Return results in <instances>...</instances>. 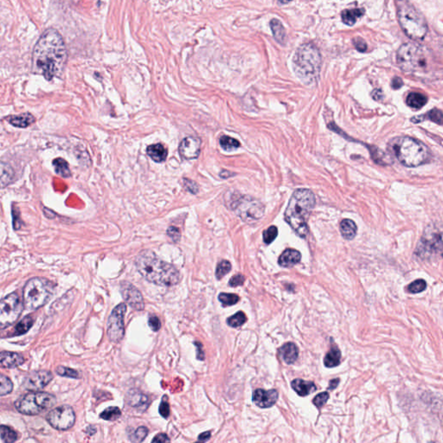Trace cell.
<instances>
[{"mask_svg":"<svg viewBox=\"0 0 443 443\" xmlns=\"http://www.w3.org/2000/svg\"><path fill=\"white\" fill-rule=\"evenodd\" d=\"M13 390V383L9 377L0 373V396H5Z\"/></svg>","mask_w":443,"mask_h":443,"instance_id":"obj_38","label":"cell"},{"mask_svg":"<svg viewBox=\"0 0 443 443\" xmlns=\"http://www.w3.org/2000/svg\"><path fill=\"white\" fill-rule=\"evenodd\" d=\"M120 292L124 300L136 311H142L145 308L142 293L133 284L128 281H122L120 283Z\"/></svg>","mask_w":443,"mask_h":443,"instance_id":"obj_14","label":"cell"},{"mask_svg":"<svg viewBox=\"0 0 443 443\" xmlns=\"http://www.w3.org/2000/svg\"><path fill=\"white\" fill-rule=\"evenodd\" d=\"M406 102L412 108H422L428 102V98L420 93H410L407 97Z\"/></svg>","mask_w":443,"mask_h":443,"instance_id":"obj_31","label":"cell"},{"mask_svg":"<svg viewBox=\"0 0 443 443\" xmlns=\"http://www.w3.org/2000/svg\"><path fill=\"white\" fill-rule=\"evenodd\" d=\"M339 383H340V379H339V378L331 380L330 383H329V387H328V390H334V389L338 386Z\"/></svg>","mask_w":443,"mask_h":443,"instance_id":"obj_60","label":"cell"},{"mask_svg":"<svg viewBox=\"0 0 443 443\" xmlns=\"http://www.w3.org/2000/svg\"><path fill=\"white\" fill-rule=\"evenodd\" d=\"M270 27L273 32V37L277 43L284 45L287 41V32L282 23L278 19H272L270 21Z\"/></svg>","mask_w":443,"mask_h":443,"instance_id":"obj_26","label":"cell"},{"mask_svg":"<svg viewBox=\"0 0 443 443\" xmlns=\"http://www.w3.org/2000/svg\"><path fill=\"white\" fill-rule=\"evenodd\" d=\"M293 390L300 397H307L317 390L315 384L313 382H308L303 379H294L291 383Z\"/></svg>","mask_w":443,"mask_h":443,"instance_id":"obj_22","label":"cell"},{"mask_svg":"<svg viewBox=\"0 0 443 443\" xmlns=\"http://www.w3.org/2000/svg\"><path fill=\"white\" fill-rule=\"evenodd\" d=\"M147 154L155 162L161 163L167 160V150L162 144H154L147 147Z\"/></svg>","mask_w":443,"mask_h":443,"instance_id":"obj_25","label":"cell"},{"mask_svg":"<svg viewBox=\"0 0 443 443\" xmlns=\"http://www.w3.org/2000/svg\"><path fill=\"white\" fill-rule=\"evenodd\" d=\"M183 185L188 191H190L192 194H196L198 191V186L196 184V183H194L193 181L183 178Z\"/></svg>","mask_w":443,"mask_h":443,"instance_id":"obj_52","label":"cell"},{"mask_svg":"<svg viewBox=\"0 0 443 443\" xmlns=\"http://www.w3.org/2000/svg\"><path fill=\"white\" fill-rule=\"evenodd\" d=\"M403 85V81L400 77H395L391 82V87L394 89H399Z\"/></svg>","mask_w":443,"mask_h":443,"instance_id":"obj_57","label":"cell"},{"mask_svg":"<svg viewBox=\"0 0 443 443\" xmlns=\"http://www.w3.org/2000/svg\"><path fill=\"white\" fill-rule=\"evenodd\" d=\"M411 120H412V122H414V123H418V122H421V121H423V120H431L435 123L442 125L443 124V113H442V111L438 110V109H432V110L428 112V113L423 114V115L414 117Z\"/></svg>","mask_w":443,"mask_h":443,"instance_id":"obj_30","label":"cell"},{"mask_svg":"<svg viewBox=\"0 0 443 443\" xmlns=\"http://www.w3.org/2000/svg\"><path fill=\"white\" fill-rule=\"evenodd\" d=\"M340 231L342 237L347 240H353L355 238L357 231L356 223L351 219H344L340 223Z\"/></svg>","mask_w":443,"mask_h":443,"instance_id":"obj_27","label":"cell"},{"mask_svg":"<svg viewBox=\"0 0 443 443\" xmlns=\"http://www.w3.org/2000/svg\"><path fill=\"white\" fill-rule=\"evenodd\" d=\"M210 437H211V432H210V431H207V432H204V433H202L201 435H199V437H198V442H196V443H206L207 441L210 440Z\"/></svg>","mask_w":443,"mask_h":443,"instance_id":"obj_56","label":"cell"},{"mask_svg":"<svg viewBox=\"0 0 443 443\" xmlns=\"http://www.w3.org/2000/svg\"><path fill=\"white\" fill-rule=\"evenodd\" d=\"M167 236L170 237L171 239L174 243H178L181 238V233L180 230L174 226H170L167 229Z\"/></svg>","mask_w":443,"mask_h":443,"instance_id":"obj_48","label":"cell"},{"mask_svg":"<svg viewBox=\"0 0 443 443\" xmlns=\"http://www.w3.org/2000/svg\"><path fill=\"white\" fill-rule=\"evenodd\" d=\"M426 281L423 279H418L407 287V291L410 293H419L426 289Z\"/></svg>","mask_w":443,"mask_h":443,"instance_id":"obj_42","label":"cell"},{"mask_svg":"<svg viewBox=\"0 0 443 443\" xmlns=\"http://www.w3.org/2000/svg\"><path fill=\"white\" fill-rule=\"evenodd\" d=\"M47 421L56 430H70L75 424L76 415L71 407L63 405L51 410L47 416Z\"/></svg>","mask_w":443,"mask_h":443,"instance_id":"obj_13","label":"cell"},{"mask_svg":"<svg viewBox=\"0 0 443 443\" xmlns=\"http://www.w3.org/2000/svg\"><path fill=\"white\" fill-rule=\"evenodd\" d=\"M234 212L245 223H251L261 219L264 215V205L260 201L249 196L234 197L230 203Z\"/></svg>","mask_w":443,"mask_h":443,"instance_id":"obj_10","label":"cell"},{"mask_svg":"<svg viewBox=\"0 0 443 443\" xmlns=\"http://www.w3.org/2000/svg\"><path fill=\"white\" fill-rule=\"evenodd\" d=\"M315 203V195L308 189H298L290 198L284 219L301 238H306L308 235L307 221Z\"/></svg>","mask_w":443,"mask_h":443,"instance_id":"obj_3","label":"cell"},{"mask_svg":"<svg viewBox=\"0 0 443 443\" xmlns=\"http://www.w3.org/2000/svg\"><path fill=\"white\" fill-rule=\"evenodd\" d=\"M279 355H280L285 363L291 364L296 361L299 356V351L295 344H285L279 349Z\"/></svg>","mask_w":443,"mask_h":443,"instance_id":"obj_23","label":"cell"},{"mask_svg":"<svg viewBox=\"0 0 443 443\" xmlns=\"http://www.w3.org/2000/svg\"><path fill=\"white\" fill-rule=\"evenodd\" d=\"M5 120L13 127L18 128L30 127L36 121L35 117L30 113H21L18 115H10L5 117Z\"/></svg>","mask_w":443,"mask_h":443,"instance_id":"obj_21","label":"cell"},{"mask_svg":"<svg viewBox=\"0 0 443 443\" xmlns=\"http://www.w3.org/2000/svg\"><path fill=\"white\" fill-rule=\"evenodd\" d=\"M57 373L62 377H70V378H79L80 375L74 369L65 366H58L57 368Z\"/></svg>","mask_w":443,"mask_h":443,"instance_id":"obj_43","label":"cell"},{"mask_svg":"<svg viewBox=\"0 0 443 443\" xmlns=\"http://www.w3.org/2000/svg\"><path fill=\"white\" fill-rule=\"evenodd\" d=\"M390 150L400 163L407 167H417L430 159L429 148L420 140L408 136L397 137L389 144Z\"/></svg>","mask_w":443,"mask_h":443,"instance_id":"obj_5","label":"cell"},{"mask_svg":"<svg viewBox=\"0 0 443 443\" xmlns=\"http://www.w3.org/2000/svg\"><path fill=\"white\" fill-rule=\"evenodd\" d=\"M220 145L223 149L230 152V151L236 150L240 147V142L231 137L223 136L220 139Z\"/></svg>","mask_w":443,"mask_h":443,"instance_id":"obj_37","label":"cell"},{"mask_svg":"<svg viewBox=\"0 0 443 443\" xmlns=\"http://www.w3.org/2000/svg\"><path fill=\"white\" fill-rule=\"evenodd\" d=\"M0 437L4 443H14L18 438V435L15 430L6 425L0 426Z\"/></svg>","mask_w":443,"mask_h":443,"instance_id":"obj_34","label":"cell"},{"mask_svg":"<svg viewBox=\"0 0 443 443\" xmlns=\"http://www.w3.org/2000/svg\"><path fill=\"white\" fill-rule=\"evenodd\" d=\"M127 313L126 303H120L111 313L107 320V334L113 343H119L125 335V314Z\"/></svg>","mask_w":443,"mask_h":443,"instance_id":"obj_12","label":"cell"},{"mask_svg":"<svg viewBox=\"0 0 443 443\" xmlns=\"http://www.w3.org/2000/svg\"><path fill=\"white\" fill-rule=\"evenodd\" d=\"M370 154L372 156V159L375 160L377 164L379 165H387V158L385 154L383 151L379 150L377 147H374L372 150H370Z\"/></svg>","mask_w":443,"mask_h":443,"instance_id":"obj_45","label":"cell"},{"mask_svg":"<svg viewBox=\"0 0 443 443\" xmlns=\"http://www.w3.org/2000/svg\"><path fill=\"white\" fill-rule=\"evenodd\" d=\"M201 149V141L198 138L187 137L180 143L179 154L183 160H190L197 159L199 156Z\"/></svg>","mask_w":443,"mask_h":443,"instance_id":"obj_16","label":"cell"},{"mask_svg":"<svg viewBox=\"0 0 443 443\" xmlns=\"http://www.w3.org/2000/svg\"><path fill=\"white\" fill-rule=\"evenodd\" d=\"M53 379V374L49 370H37L29 374L23 381V387L30 391H37L46 386Z\"/></svg>","mask_w":443,"mask_h":443,"instance_id":"obj_15","label":"cell"},{"mask_svg":"<svg viewBox=\"0 0 443 443\" xmlns=\"http://www.w3.org/2000/svg\"><path fill=\"white\" fill-rule=\"evenodd\" d=\"M244 281H245V277L241 273H237L230 279L229 285L232 287H239V286L244 285Z\"/></svg>","mask_w":443,"mask_h":443,"instance_id":"obj_50","label":"cell"},{"mask_svg":"<svg viewBox=\"0 0 443 443\" xmlns=\"http://www.w3.org/2000/svg\"><path fill=\"white\" fill-rule=\"evenodd\" d=\"M301 254L300 251L293 249H287L279 257V265L283 267H291L300 263Z\"/></svg>","mask_w":443,"mask_h":443,"instance_id":"obj_20","label":"cell"},{"mask_svg":"<svg viewBox=\"0 0 443 443\" xmlns=\"http://www.w3.org/2000/svg\"><path fill=\"white\" fill-rule=\"evenodd\" d=\"M328 399H329V394L327 392H322L313 398V403L317 408L320 409L326 404Z\"/></svg>","mask_w":443,"mask_h":443,"instance_id":"obj_46","label":"cell"},{"mask_svg":"<svg viewBox=\"0 0 443 443\" xmlns=\"http://www.w3.org/2000/svg\"><path fill=\"white\" fill-rule=\"evenodd\" d=\"M430 59V50L417 43L403 44L397 50V64L405 72L423 71L429 65Z\"/></svg>","mask_w":443,"mask_h":443,"instance_id":"obj_8","label":"cell"},{"mask_svg":"<svg viewBox=\"0 0 443 443\" xmlns=\"http://www.w3.org/2000/svg\"><path fill=\"white\" fill-rule=\"evenodd\" d=\"M372 97L376 100H382L383 97V92L380 89L374 90L373 93H372Z\"/></svg>","mask_w":443,"mask_h":443,"instance_id":"obj_58","label":"cell"},{"mask_svg":"<svg viewBox=\"0 0 443 443\" xmlns=\"http://www.w3.org/2000/svg\"><path fill=\"white\" fill-rule=\"evenodd\" d=\"M341 353L336 345H332L331 349L324 358V364L328 368L336 367L340 363Z\"/></svg>","mask_w":443,"mask_h":443,"instance_id":"obj_28","label":"cell"},{"mask_svg":"<svg viewBox=\"0 0 443 443\" xmlns=\"http://www.w3.org/2000/svg\"><path fill=\"white\" fill-rule=\"evenodd\" d=\"M127 402L131 407L140 411H145L149 406V399L145 394L137 390H132L127 393Z\"/></svg>","mask_w":443,"mask_h":443,"instance_id":"obj_18","label":"cell"},{"mask_svg":"<svg viewBox=\"0 0 443 443\" xmlns=\"http://www.w3.org/2000/svg\"><path fill=\"white\" fill-rule=\"evenodd\" d=\"M12 217H13V228L15 230H17L20 229L21 224H22V222H21L20 219V214H19V211L17 210L16 207L12 206Z\"/></svg>","mask_w":443,"mask_h":443,"instance_id":"obj_51","label":"cell"},{"mask_svg":"<svg viewBox=\"0 0 443 443\" xmlns=\"http://www.w3.org/2000/svg\"><path fill=\"white\" fill-rule=\"evenodd\" d=\"M120 416L121 411L118 407H109L100 413V417L106 421H115L120 418Z\"/></svg>","mask_w":443,"mask_h":443,"instance_id":"obj_35","label":"cell"},{"mask_svg":"<svg viewBox=\"0 0 443 443\" xmlns=\"http://www.w3.org/2000/svg\"><path fill=\"white\" fill-rule=\"evenodd\" d=\"M53 166L57 175L63 177H70L71 176V172H70L69 164L64 159L57 158L56 160H54Z\"/></svg>","mask_w":443,"mask_h":443,"instance_id":"obj_33","label":"cell"},{"mask_svg":"<svg viewBox=\"0 0 443 443\" xmlns=\"http://www.w3.org/2000/svg\"><path fill=\"white\" fill-rule=\"evenodd\" d=\"M218 300L223 307H230L236 305L240 298L235 293H221L218 296Z\"/></svg>","mask_w":443,"mask_h":443,"instance_id":"obj_36","label":"cell"},{"mask_svg":"<svg viewBox=\"0 0 443 443\" xmlns=\"http://www.w3.org/2000/svg\"><path fill=\"white\" fill-rule=\"evenodd\" d=\"M264 241L266 244H270L275 240L278 236V229L275 226H270L264 231Z\"/></svg>","mask_w":443,"mask_h":443,"instance_id":"obj_44","label":"cell"},{"mask_svg":"<svg viewBox=\"0 0 443 443\" xmlns=\"http://www.w3.org/2000/svg\"><path fill=\"white\" fill-rule=\"evenodd\" d=\"M231 268H232V266L229 261H221L220 263L217 264V270H216V277H217V280L223 279L227 273H230Z\"/></svg>","mask_w":443,"mask_h":443,"instance_id":"obj_40","label":"cell"},{"mask_svg":"<svg viewBox=\"0 0 443 443\" xmlns=\"http://www.w3.org/2000/svg\"><path fill=\"white\" fill-rule=\"evenodd\" d=\"M44 215H45L48 218H50V219H53L54 217H56V214L54 213V211H52L51 210H49V209H47L45 207L44 208Z\"/></svg>","mask_w":443,"mask_h":443,"instance_id":"obj_59","label":"cell"},{"mask_svg":"<svg viewBox=\"0 0 443 443\" xmlns=\"http://www.w3.org/2000/svg\"><path fill=\"white\" fill-rule=\"evenodd\" d=\"M160 414L164 417V418H166L167 419L169 416H170V405H169V403H168V401H167V396H165V397L162 398V402L160 403Z\"/></svg>","mask_w":443,"mask_h":443,"instance_id":"obj_47","label":"cell"},{"mask_svg":"<svg viewBox=\"0 0 443 443\" xmlns=\"http://www.w3.org/2000/svg\"><path fill=\"white\" fill-rule=\"evenodd\" d=\"M148 435V429L147 427H139L132 435H130V440L133 443H141Z\"/></svg>","mask_w":443,"mask_h":443,"instance_id":"obj_41","label":"cell"},{"mask_svg":"<svg viewBox=\"0 0 443 443\" xmlns=\"http://www.w3.org/2000/svg\"><path fill=\"white\" fill-rule=\"evenodd\" d=\"M134 264L143 278L158 286L171 287L179 283L181 280L177 267L160 259L152 250H142L138 254Z\"/></svg>","mask_w":443,"mask_h":443,"instance_id":"obj_2","label":"cell"},{"mask_svg":"<svg viewBox=\"0 0 443 443\" xmlns=\"http://www.w3.org/2000/svg\"><path fill=\"white\" fill-rule=\"evenodd\" d=\"M194 345L196 346V348H197V358L198 360H201V361H203L205 358V355H204V353H203V345L200 343V342H195Z\"/></svg>","mask_w":443,"mask_h":443,"instance_id":"obj_55","label":"cell"},{"mask_svg":"<svg viewBox=\"0 0 443 443\" xmlns=\"http://www.w3.org/2000/svg\"><path fill=\"white\" fill-rule=\"evenodd\" d=\"M397 17L404 33L412 40H423L429 30L424 16L409 2H397Z\"/></svg>","mask_w":443,"mask_h":443,"instance_id":"obj_6","label":"cell"},{"mask_svg":"<svg viewBox=\"0 0 443 443\" xmlns=\"http://www.w3.org/2000/svg\"><path fill=\"white\" fill-rule=\"evenodd\" d=\"M56 403L57 398L53 395L34 391L17 400L15 406L17 411L23 415L36 416L52 408Z\"/></svg>","mask_w":443,"mask_h":443,"instance_id":"obj_9","label":"cell"},{"mask_svg":"<svg viewBox=\"0 0 443 443\" xmlns=\"http://www.w3.org/2000/svg\"><path fill=\"white\" fill-rule=\"evenodd\" d=\"M34 318L31 316H26L21 320L19 323L17 324L13 333L10 334V337L20 336L24 333H26L28 331L30 330L31 327L33 326Z\"/></svg>","mask_w":443,"mask_h":443,"instance_id":"obj_32","label":"cell"},{"mask_svg":"<svg viewBox=\"0 0 443 443\" xmlns=\"http://www.w3.org/2000/svg\"><path fill=\"white\" fill-rule=\"evenodd\" d=\"M363 13H364L363 9H358V8L350 9V10H344L343 12H342V15H341V17H342V21H343L344 23L347 24V25L353 26L356 23L357 19H359L360 17H363Z\"/></svg>","mask_w":443,"mask_h":443,"instance_id":"obj_29","label":"cell"},{"mask_svg":"<svg viewBox=\"0 0 443 443\" xmlns=\"http://www.w3.org/2000/svg\"><path fill=\"white\" fill-rule=\"evenodd\" d=\"M55 284L44 277H35L23 287V307L29 311L37 310L53 296Z\"/></svg>","mask_w":443,"mask_h":443,"instance_id":"obj_7","label":"cell"},{"mask_svg":"<svg viewBox=\"0 0 443 443\" xmlns=\"http://www.w3.org/2000/svg\"><path fill=\"white\" fill-rule=\"evenodd\" d=\"M148 325H149V327H151V329L154 331V332H158V331L160 330V328H161V322H160V320L159 319V317L154 315V314L149 316Z\"/></svg>","mask_w":443,"mask_h":443,"instance_id":"obj_49","label":"cell"},{"mask_svg":"<svg viewBox=\"0 0 443 443\" xmlns=\"http://www.w3.org/2000/svg\"><path fill=\"white\" fill-rule=\"evenodd\" d=\"M246 321L247 317L246 315H245V313H244V312H238V313H236L235 315L230 317V318L227 320V324H228L230 327L237 328V327H242L244 324H245Z\"/></svg>","mask_w":443,"mask_h":443,"instance_id":"obj_39","label":"cell"},{"mask_svg":"<svg viewBox=\"0 0 443 443\" xmlns=\"http://www.w3.org/2000/svg\"><path fill=\"white\" fill-rule=\"evenodd\" d=\"M152 443H170V438L167 434H159L154 437Z\"/></svg>","mask_w":443,"mask_h":443,"instance_id":"obj_54","label":"cell"},{"mask_svg":"<svg viewBox=\"0 0 443 443\" xmlns=\"http://www.w3.org/2000/svg\"><path fill=\"white\" fill-rule=\"evenodd\" d=\"M354 44L356 50L360 52H365L367 50V44L365 41L361 37H356L354 39Z\"/></svg>","mask_w":443,"mask_h":443,"instance_id":"obj_53","label":"cell"},{"mask_svg":"<svg viewBox=\"0 0 443 443\" xmlns=\"http://www.w3.org/2000/svg\"><path fill=\"white\" fill-rule=\"evenodd\" d=\"M14 175L15 173L10 165L0 161V190L13 182Z\"/></svg>","mask_w":443,"mask_h":443,"instance_id":"obj_24","label":"cell"},{"mask_svg":"<svg viewBox=\"0 0 443 443\" xmlns=\"http://www.w3.org/2000/svg\"><path fill=\"white\" fill-rule=\"evenodd\" d=\"M321 55L314 44L307 43L300 45L294 54L293 70L304 84L316 83L321 69Z\"/></svg>","mask_w":443,"mask_h":443,"instance_id":"obj_4","label":"cell"},{"mask_svg":"<svg viewBox=\"0 0 443 443\" xmlns=\"http://www.w3.org/2000/svg\"><path fill=\"white\" fill-rule=\"evenodd\" d=\"M67 59L68 52L64 38L57 30L47 29L34 46L32 72L51 81L64 73Z\"/></svg>","mask_w":443,"mask_h":443,"instance_id":"obj_1","label":"cell"},{"mask_svg":"<svg viewBox=\"0 0 443 443\" xmlns=\"http://www.w3.org/2000/svg\"><path fill=\"white\" fill-rule=\"evenodd\" d=\"M23 310V303L17 293H12L0 300V329L13 325Z\"/></svg>","mask_w":443,"mask_h":443,"instance_id":"obj_11","label":"cell"},{"mask_svg":"<svg viewBox=\"0 0 443 443\" xmlns=\"http://www.w3.org/2000/svg\"><path fill=\"white\" fill-rule=\"evenodd\" d=\"M24 363V357L21 354L11 352H0V367L16 368Z\"/></svg>","mask_w":443,"mask_h":443,"instance_id":"obj_19","label":"cell"},{"mask_svg":"<svg viewBox=\"0 0 443 443\" xmlns=\"http://www.w3.org/2000/svg\"><path fill=\"white\" fill-rule=\"evenodd\" d=\"M278 399V391L276 390H264L257 389L253 393V402L257 406L266 409L275 404Z\"/></svg>","mask_w":443,"mask_h":443,"instance_id":"obj_17","label":"cell"}]
</instances>
